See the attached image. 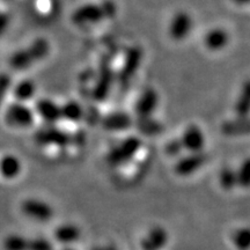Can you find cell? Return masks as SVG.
Wrapping results in <instances>:
<instances>
[{"mask_svg": "<svg viewBox=\"0 0 250 250\" xmlns=\"http://www.w3.org/2000/svg\"><path fill=\"white\" fill-rule=\"evenodd\" d=\"M180 140L183 149H187L189 153L203 152L205 147V136L197 125L188 126Z\"/></svg>", "mask_w": 250, "mask_h": 250, "instance_id": "obj_8", "label": "cell"}, {"mask_svg": "<svg viewBox=\"0 0 250 250\" xmlns=\"http://www.w3.org/2000/svg\"><path fill=\"white\" fill-rule=\"evenodd\" d=\"M8 121L17 126H28L33 123L34 116L29 108L22 104H15L8 109Z\"/></svg>", "mask_w": 250, "mask_h": 250, "instance_id": "obj_15", "label": "cell"}, {"mask_svg": "<svg viewBox=\"0 0 250 250\" xmlns=\"http://www.w3.org/2000/svg\"><path fill=\"white\" fill-rule=\"evenodd\" d=\"M40 143L48 144V145H57V146H66L71 142L70 134L64 132L59 129H45L39 132L36 136Z\"/></svg>", "mask_w": 250, "mask_h": 250, "instance_id": "obj_13", "label": "cell"}, {"mask_svg": "<svg viewBox=\"0 0 250 250\" xmlns=\"http://www.w3.org/2000/svg\"><path fill=\"white\" fill-rule=\"evenodd\" d=\"M229 34L224 28H213L204 37L205 46L211 51H220L229 43Z\"/></svg>", "mask_w": 250, "mask_h": 250, "instance_id": "obj_10", "label": "cell"}, {"mask_svg": "<svg viewBox=\"0 0 250 250\" xmlns=\"http://www.w3.org/2000/svg\"><path fill=\"white\" fill-rule=\"evenodd\" d=\"M232 241L236 249L249 250L250 249V227H242L236 229L232 236Z\"/></svg>", "mask_w": 250, "mask_h": 250, "instance_id": "obj_23", "label": "cell"}, {"mask_svg": "<svg viewBox=\"0 0 250 250\" xmlns=\"http://www.w3.org/2000/svg\"><path fill=\"white\" fill-rule=\"evenodd\" d=\"M248 5H250V0H248Z\"/></svg>", "mask_w": 250, "mask_h": 250, "instance_id": "obj_28", "label": "cell"}, {"mask_svg": "<svg viewBox=\"0 0 250 250\" xmlns=\"http://www.w3.org/2000/svg\"><path fill=\"white\" fill-rule=\"evenodd\" d=\"M109 250H115V249H109Z\"/></svg>", "mask_w": 250, "mask_h": 250, "instance_id": "obj_29", "label": "cell"}, {"mask_svg": "<svg viewBox=\"0 0 250 250\" xmlns=\"http://www.w3.org/2000/svg\"><path fill=\"white\" fill-rule=\"evenodd\" d=\"M68 250H70V249H68Z\"/></svg>", "mask_w": 250, "mask_h": 250, "instance_id": "obj_30", "label": "cell"}, {"mask_svg": "<svg viewBox=\"0 0 250 250\" xmlns=\"http://www.w3.org/2000/svg\"><path fill=\"white\" fill-rule=\"evenodd\" d=\"M167 240L168 234L164 228L154 227L143 240L142 247L144 250H159L166 245Z\"/></svg>", "mask_w": 250, "mask_h": 250, "instance_id": "obj_16", "label": "cell"}, {"mask_svg": "<svg viewBox=\"0 0 250 250\" xmlns=\"http://www.w3.org/2000/svg\"><path fill=\"white\" fill-rule=\"evenodd\" d=\"M182 144H181L180 139H174L168 144L167 147H166V152L169 155H177L180 154V152L182 151Z\"/></svg>", "mask_w": 250, "mask_h": 250, "instance_id": "obj_26", "label": "cell"}, {"mask_svg": "<svg viewBox=\"0 0 250 250\" xmlns=\"http://www.w3.org/2000/svg\"><path fill=\"white\" fill-rule=\"evenodd\" d=\"M208 161V155L204 152L189 153L181 158L175 165V173L180 176H189L199 170Z\"/></svg>", "mask_w": 250, "mask_h": 250, "instance_id": "obj_6", "label": "cell"}, {"mask_svg": "<svg viewBox=\"0 0 250 250\" xmlns=\"http://www.w3.org/2000/svg\"><path fill=\"white\" fill-rule=\"evenodd\" d=\"M219 184L226 191H230L234 188L237 187L236 170L232 169L230 167H225L219 173Z\"/></svg>", "mask_w": 250, "mask_h": 250, "instance_id": "obj_20", "label": "cell"}, {"mask_svg": "<svg viewBox=\"0 0 250 250\" xmlns=\"http://www.w3.org/2000/svg\"><path fill=\"white\" fill-rule=\"evenodd\" d=\"M193 26L192 18L190 17L189 13L187 12H177L171 19L169 23V36L176 42H181V41L186 40L189 34L191 33Z\"/></svg>", "mask_w": 250, "mask_h": 250, "instance_id": "obj_5", "label": "cell"}, {"mask_svg": "<svg viewBox=\"0 0 250 250\" xmlns=\"http://www.w3.org/2000/svg\"><path fill=\"white\" fill-rule=\"evenodd\" d=\"M139 131L146 136H155V134L160 133L162 131V125L160 122L153 120L152 117L139 118L138 123H137Z\"/></svg>", "mask_w": 250, "mask_h": 250, "instance_id": "obj_21", "label": "cell"}, {"mask_svg": "<svg viewBox=\"0 0 250 250\" xmlns=\"http://www.w3.org/2000/svg\"><path fill=\"white\" fill-rule=\"evenodd\" d=\"M143 143L138 137H127L110 149L107 155V161L111 166H122L129 162L142 147Z\"/></svg>", "mask_w": 250, "mask_h": 250, "instance_id": "obj_2", "label": "cell"}, {"mask_svg": "<svg viewBox=\"0 0 250 250\" xmlns=\"http://www.w3.org/2000/svg\"><path fill=\"white\" fill-rule=\"evenodd\" d=\"M132 124V118L126 112H112L105 116L102 121V125L108 131H124L129 129Z\"/></svg>", "mask_w": 250, "mask_h": 250, "instance_id": "obj_11", "label": "cell"}, {"mask_svg": "<svg viewBox=\"0 0 250 250\" xmlns=\"http://www.w3.org/2000/svg\"><path fill=\"white\" fill-rule=\"evenodd\" d=\"M31 247H33V250H54L51 243L46 240H39V241L34 242Z\"/></svg>", "mask_w": 250, "mask_h": 250, "instance_id": "obj_27", "label": "cell"}, {"mask_svg": "<svg viewBox=\"0 0 250 250\" xmlns=\"http://www.w3.org/2000/svg\"><path fill=\"white\" fill-rule=\"evenodd\" d=\"M221 132L226 136H247L250 134V117L239 118L225 122L221 125Z\"/></svg>", "mask_w": 250, "mask_h": 250, "instance_id": "obj_14", "label": "cell"}, {"mask_svg": "<svg viewBox=\"0 0 250 250\" xmlns=\"http://www.w3.org/2000/svg\"><path fill=\"white\" fill-rule=\"evenodd\" d=\"M112 83H114V72L108 62H103L100 66V71L96 79L95 87H94L93 95L95 100L102 101L109 95Z\"/></svg>", "mask_w": 250, "mask_h": 250, "instance_id": "obj_7", "label": "cell"}, {"mask_svg": "<svg viewBox=\"0 0 250 250\" xmlns=\"http://www.w3.org/2000/svg\"><path fill=\"white\" fill-rule=\"evenodd\" d=\"M34 93H35V85L29 80L22 81L15 88V95L20 100H28L33 98Z\"/></svg>", "mask_w": 250, "mask_h": 250, "instance_id": "obj_25", "label": "cell"}, {"mask_svg": "<svg viewBox=\"0 0 250 250\" xmlns=\"http://www.w3.org/2000/svg\"><path fill=\"white\" fill-rule=\"evenodd\" d=\"M234 111L239 118L250 117V79H247L242 83L234 105Z\"/></svg>", "mask_w": 250, "mask_h": 250, "instance_id": "obj_12", "label": "cell"}, {"mask_svg": "<svg viewBox=\"0 0 250 250\" xmlns=\"http://www.w3.org/2000/svg\"><path fill=\"white\" fill-rule=\"evenodd\" d=\"M237 177V187H241L243 189H249L250 188V158L240 165L239 169L236 170Z\"/></svg>", "mask_w": 250, "mask_h": 250, "instance_id": "obj_24", "label": "cell"}, {"mask_svg": "<svg viewBox=\"0 0 250 250\" xmlns=\"http://www.w3.org/2000/svg\"><path fill=\"white\" fill-rule=\"evenodd\" d=\"M26 212L39 220H50L54 217V210L49 204L40 201H30L26 204Z\"/></svg>", "mask_w": 250, "mask_h": 250, "instance_id": "obj_18", "label": "cell"}, {"mask_svg": "<svg viewBox=\"0 0 250 250\" xmlns=\"http://www.w3.org/2000/svg\"><path fill=\"white\" fill-rule=\"evenodd\" d=\"M117 5L112 0H103L99 4H85L78 7L71 15L72 22L77 26L95 24L117 14Z\"/></svg>", "mask_w": 250, "mask_h": 250, "instance_id": "obj_1", "label": "cell"}, {"mask_svg": "<svg viewBox=\"0 0 250 250\" xmlns=\"http://www.w3.org/2000/svg\"><path fill=\"white\" fill-rule=\"evenodd\" d=\"M50 45L48 41L40 39L35 41L29 48L20 51L13 58V65L17 68H26L34 62L44 58L49 54Z\"/></svg>", "mask_w": 250, "mask_h": 250, "instance_id": "obj_3", "label": "cell"}, {"mask_svg": "<svg viewBox=\"0 0 250 250\" xmlns=\"http://www.w3.org/2000/svg\"><path fill=\"white\" fill-rule=\"evenodd\" d=\"M159 104V94L155 89L147 88L142 93L134 105V111L139 118L152 117V114Z\"/></svg>", "mask_w": 250, "mask_h": 250, "instance_id": "obj_9", "label": "cell"}, {"mask_svg": "<svg viewBox=\"0 0 250 250\" xmlns=\"http://www.w3.org/2000/svg\"><path fill=\"white\" fill-rule=\"evenodd\" d=\"M143 57L144 54L140 46L134 45L127 50L126 56H125L123 62V66H122L120 73L117 76V79L120 81L121 85L126 86L131 83V80L136 76L140 65H142Z\"/></svg>", "mask_w": 250, "mask_h": 250, "instance_id": "obj_4", "label": "cell"}, {"mask_svg": "<svg viewBox=\"0 0 250 250\" xmlns=\"http://www.w3.org/2000/svg\"><path fill=\"white\" fill-rule=\"evenodd\" d=\"M37 111L46 122L54 123L62 118L61 105L56 104L51 100H41L37 103Z\"/></svg>", "mask_w": 250, "mask_h": 250, "instance_id": "obj_17", "label": "cell"}, {"mask_svg": "<svg viewBox=\"0 0 250 250\" xmlns=\"http://www.w3.org/2000/svg\"><path fill=\"white\" fill-rule=\"evenodd\" d=\"M56 239L61 243L70 245V243L77 242L81 236V230L77 225L73 224H65L57 228L55 232Z\"/></svg>", "mask_w": 250, "mask_h": 250, "instance_id": "obj_19", "label": "cell"}, {"mask_svg": "<svg viewBox=\"0 0 250 250\" xmlns=\"http://www.w3.org/2000/svg\"><path fill=\"white\" fill-rule=\"evenodd\" d=\"M62 117L71 122L79 121L83 116V108L76 101H68L61 107Z\"/></svg>", "mask_w": 250, "mask_h": 250, "instance_id": "obj_22", "label": "cell"}]
</instances>
